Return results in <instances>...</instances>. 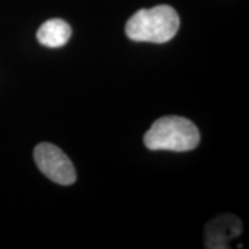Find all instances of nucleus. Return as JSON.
I'll return each mask as SVG.
<instances>
[{"mask_svg": "<svg viewBox=\"0 0 249 249\" xmlns=\"http://www.w3.org/2000/svg\"><path fill=\"white\" fill-rule=\"evenodd\" d=\"M71 34V27L64 19L53 18L39 28L36 37L39 43L46 47H61L68 43Z\"/></svg>", "mask_w": 249, "mask_h": 249, "instance_id": "5", "label": "nucleus"}, {"mask_svg": "<svg viewBox=\"0 0 249 249\" xmlns=\"http://www.w3.org/2000/svg\"><path fill=\"white\" fill-rule=\"evenodd\" d=\"M36 165L52 181L61 186H71L76 180V172L71 160L50 142L37 144L34 151Z\"/></svg>", "mask_w": 249, "mask_h": 249, "instance_id": "3", "label": "nucleus"}, {"mask_svg": "<svg viewBox=\"0 0 249 249\" xmlns=\"http://www.w3.org/2000/svg\"><path fill=\"white\" fill-rule=\"evenodd\" d=\"M242 231V223L234 214H220L205 229V247L211 249L229 248V242Z\"/></svg>", "mask_w": 249, "mask_h": 249, "instance_id": "4", "label": "nucleus"}, {"mask_svg": "<svg viewBox=\"0 0 249 249\" xmlns=\"http://www.w3.org/2000/svg\"><path fill=\"white\" fill-rule=\"evenodd\" d=\"M180 28V18L176 10L166 4L152 9H142L126 22V35L134 42L166 43L173 39Z\"/></svg>", "mask_w": 249, "mask_h": 249, "instance_id": "1", "label": "nucleus"}, {"mask_svg": "<svg viewBox=\"0 0 249 249\" xmlns=\"http://www.w3.org/2000/svg\"><path fill=\"white\" fill-rule=\"evenodd\" d=\"M201 136L196 124L181 116H163L152 124L144 134V144L148 150L191 151L199 144Z\"/></svg>", "mask_w": 249, "mask_h": 249, "instance_id": "2", "label": "nucleus"}]
</instances>
